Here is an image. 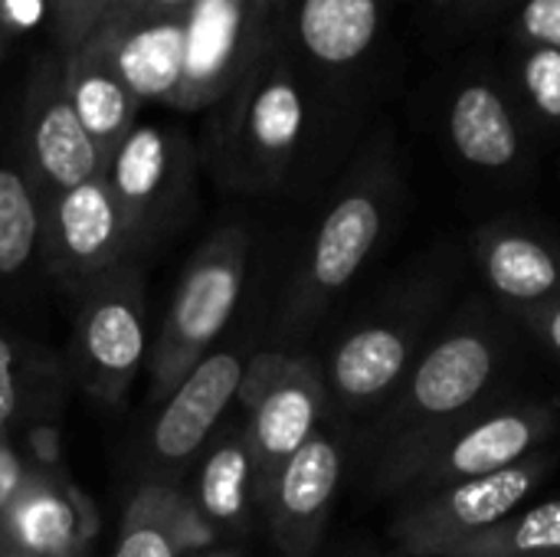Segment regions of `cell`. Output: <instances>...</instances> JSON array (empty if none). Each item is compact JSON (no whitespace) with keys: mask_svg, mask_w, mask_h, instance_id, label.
<instances>
[{"mask_svg":"<svg viewBox=\"0 0 560 557\" xmlns=\"http://www.w3.org/2000/svg\"><path fill=\"white\" fill-rule=\"evenodd\" d=\"M400 197L404 177L394 138L390 131H377L338 184L279 299L269 332L272 351H302V345L318 332L331 305L384 246L397 220Z\"/></svg>","mask_w":560,"mask_h":557,"instance_id":"obj_1","label":"cell"},{"mask_svg":"<svg viewBox=\"0 0 560 557\" xmlns=\"http://www.w3.org/2000/svg\"><path fill=\"white\" fill-rule=\"evenodd\" d=\"M325 105H335V98L289 49L279 23L233 92L213 105L210 154L217 177L243 194L285 187L308 128Z\"/></svg>","mask_w":560,"mask_h":557,"instance_id":"obj_2","label":"cell"},{"mask_svg":"<svg viewBox=\"0 0 560 557\" xmlns=\"http://www.w3.org/2000/svg\"><path fill=\"white\" fill-rule=\"evenodd\" d=\"M509 358L505 328L469 302L436 338L427 341L397 394L371 427V460H384L433 430L495 401V384Z\"/></svg>","mask_w":560,"mask_h":557,"instance_id":"obj_3","label":"cell"},{"mask_svg":"<svg viewBox=\"0 0 560 557\" xmlns=\"http://www.w3.org/2000/svg\"><path fill=\"white\" fill-rule=\"evenodd\" d=\"M558 430L555 401L499 404L489 401L430 437L387 453L371 469L377 496L420 499L446 486L502 473L545 446Z\"/></svg>","mask_w":560,"mask_h":557,"instance_id":"obj_4","label":"cell"},{"mask_svg":"<svg viewBox=\"0 0 560 557\" xmlns=\"http://www.w3.org/2000/svg\"><path fill=\"white\" fill-rule=\"evenodd\" d=\"M249 250V230L243 223H226L213 230L180 269L148 358V397L154 407L220 345L246 292Z\"/></svg>","mask_w":560,"mask_h":557,"instance_id":"obj_5","label":"cell"},{"mask_svg":"<svg viewBox=\"0 0 560 557\" xmlns=\"http://www.w3.org/2000/svg\"><path fill=\"white\" fill-rule=\"evenodd\" d=\"M440 299V282H420L407 295L390 299L381 312L351 325L335 341L328 361L322 364L331 414L358 417L381 410L397 394L427 348Z\"/></svg>","mask_w":560,"mask_h":557,"instance_id":"obj_6","label":"cell"},{"mask_svg":"<svg viewBox=\"0 0 560 557\" xmlns=\"http://www.w3.org/2000/svg\"><path fill=\"white\" fill-rule=\"evenodd\" d=\"M135 259L177 233L197 207V151L174 125H135L105 161Z\"/></svg>","mask_w":560,"mask_h":557,"instance_id":"obj_7","label":"cell"},{"mask_svg":"<svg viewBox=\"0 0 560 557\" xmlns=\"http://www.w3.org/2000/svg\"><path fill=\"white\" fill-rule=\"evenodd\" d=\"M151 358L144 276L121 266L92 286L75 309L69 332V378L105 407L125 404Z\"/></svg>","mask_w":560,"mask_h":557,"instance_id":"obj_8","label":"cell"},{"mask_svg":"<svg viewBox=\"0 0 560 557\" xmlns=\"http://www.w3.org/2000/svg\"><path fill=\"white\" fill-rule=\"evenodd\" d=\"M236 404L246 410L243 433L262 489L285 460H292L318 430H325V420L331 417L322 364L305 351H256L249 358Z\"/></svg>","mask_w":560,"mask_h":557,"instance_id":"obj_9","label":"cell"},{"mask_svg":"<svg viewBox=\"0 0 560 557\" xmlns=\"http://www.w3.org/2000/svg\"><path fill=\"white\" fill-rule=\"evenodd\" d=\"M253 355L256 351H249L246 341L217 345L158 404V414L144 433V479L180 483V473L194 466L203 446L223 430L230 407L240 401Z\"/></svg>","mask_w":560,"mask_h":557,"instance_id":"obj_10","label":"cell"},{"mask_svg":"<svg viewBox=\"0 0 560 557\" xmlns=\"http://www.w3.org/2000/svg\"><path fill=\"white\" fill-rule=\"evenodd\" d=\"M551 469L555 456L538 450L502 473L466 479L420 499H404L390 535L400 555L433 557L440 548L472 538L515 515Z\"/></svg>","mask_w":560,"mask_h":557,"instance_id":"obj_11","label":"cell"},{"mask_svg":"<svg viewBox=\"0 0 560 557\" xmlns=\"http://www.w3.org/2000/svg\"><path fill=\"white\" fill-rule=\"evenodd\" d=\"M390 0H282V33L308 76L338 102L390 43Z\"/></svg>","mask_w":560,"mask_h":557,"instance_id":"obj_12","label":"cell"},{"mask_svg":"<svg viewBox=\"0 0 560 557\" xmlns=\"http://www.w3.org/2000/svg\"><path fill=\"white\" fill-rule=\"evenodd\" d=\"M43 266L75 299L121 266L135 250L105 174L43 200Z\"/></svg>","mask_w":560,"mask_h":557,"instance_id":"obj_13","label":"cell"},{"mask_svg":"<svg viewBox=\"0 0 560 557\" xmlns=\"http://www.w3.org/2000/svg\"><path fill=\"white\" fill-rule=\"evenodd\" d=\"M282 23V0H197L187 10V66L177 112L220 105Z\"/></svg>","mask_w":560,"mask_h":557,"instance_id":"obj_14","label":"cell"},{"mask_svg":"<svg viewBox=\"0 0 560 557\" xmlns=\"http://www.w3.org/2000/svg\"><path fill=\"white\" fill-rule=\"evenodd\" d=\"M443 135L450 151L479 174L518 177L532 164V121L489 66L463 69L443 98Z\"/></svg>","mask_w":560,"mask_h":557,"instance_id":"obj_15","label":"cell"},{"mask_svg":"<svg viewBox=\"0 0 560 557\" xmlns=\"http://www.w3.org/2000/svg\"><path fill=\"white\" fill-rule=\"evenodd\" d=\"M23 171L30 174L39 200L79 187L105 171V158L82 128L66 85L62 56L39 59L23 102Z\"/></svg>","mask_w":560,"mask_h":557,"instance_id":"obj_16","label":"cell"},{"mask_svg":"<svg viewBox=\"0 0 560 557\" xmlns=\"http://www.w3.org/2000/svg\"><path fill=\"white\" fill-rule=\"evenodd\" d=\"M345 473V446L318 430L262 489V522L282 557H315L335 512Z\"/></svg>","mask_w":560,"mask_h":557,"instance_id":"obj_17","label":"cell"},{"mask_svg":"<svg viewBox=\"0 0 560 557\" xmlns=\"http://www.w3.org/2000/svg\"><path fill=\"white\" fill-rule=\"evenodd\" d=\"M85 39L105 49L141 105L161 102L177 108L187 66V13L112 3Z\"/></svg>","mask_w":560,"mask_h":557,"instance_id":"obj_18","label":"cell"},{"mask_svg":"<svg viewBox=\"0 0 560 557\" xmlns=\"http://www.w3.org/2000/svg\"><path fill=\"white\" fill-rule=\"evenodd\" d=\"M472 259L489 295L515 318L560 299V240L522 223L495 220L472 233Z\"/></svg>","mask_w":560,"mask_h":557,"instance_id":"obj_19","label":"cell"},{"mask_svg":"<svg viewBox=\"0 0 560 557\" xmlns=\"http://www.w3.org/2000/svg\"><path fill=\"white\" fill-rule=\"evenodd\" d=\"M184 492L210 538H243L262 522V483L243 423L223 427L203 446Z\"/></svg>","mask_w":560,"mask_h":557,"instance_id":"obj_20","label":"cell"},{"mask_svg":"<svg viewBox=\"0 0 560 557\" xmlns=\"http://www.w3.org/2000/svg\"><path fill=\"white\" fill-rule=\"evenodd\" d=\"M98 512L69 476L36 473L13 506L0 545L20 557H95Z\"/></svg>","mask_w":560,"mask_h":557,"instance_id":"obj_21","label":"cell"},{"mask_svg":"<svg viewBox=\"0 0 560 557\" xmlns=\"http://www.w3.org/2000/svg\"><path fill=\"white\" fill-rule=\"evenodd\" d=\"M210 542L190 509L184 483L144 479L121 512L112 557H190L210 548Z\"/></svg>","mask_w":560,"mask_h":557,"instance_id":"obj_22","label":"cell"},{"mask_svg":"<svg viewBox=\"0 0 560 557\" xmlns=\"http://www.w3.org/2000/svg\"><path fill=\"white\" fill-rule=\"evenodd\" d=\"M62 85L82 128L95 141L98 154L108 161L112 151L138 125L141 98L125 85L95 39H85L79 49L62 56Z\"/></svg>","mask_w":560,"mask_h":557,"instance_id":"obj_23","label":"cell"},{"mask_svg":"<svg viewBox=\"0 0 560 557\" xmlns=\"http://www.w3.org/2000/svg\"><path fill=\"white\" fill-rule=\"evenodd\" d=\"M43 259V200L23 164L0 161V279H16Z\"/></svg>","mask_w":560,"mask_h":557,"instance_id":"obj_24","label":"cell"},{"mask_svg":"<svg viewBox=\"0 0 560 557\" xmlns=\"http://www.w3.org/2000/svg\"><path fill=\"white\" fill-rule=\"evenodd\" d=\"M560 555V499L515 512L505 522L453 542L433 557H558Z\"/></svg>","mask_w":560,"mask_h":557,"instance_id":"obj_25","label":"cell"},{"mask_svg":"<svg viewBox=\"0 0 560 557\" xmlns=\"http://www.w3.org/2000/svg\"><path fill=\"white\" fill-rule=\"evenodd\" d=\"M502 79L532 128L560 131V46H509Z\"/></svg>","mask_w":560,"mask_h":557,"instance_id":"obj_26","label":"cell"},{"mask_svg":"<svg viewBox=\"0 0 560 557\" xmlns=\"http://www.w3.org/2000/svg\"><path fill=\"white\" fill-rule=\"evenodd\" d=\"M112 3L115 0H46L52 53L69 56L72 49H79Z\"/></svg>","mask_w":560,"mask_h":557,"instance_id":"obj_27","label":"cell"},{"mask_svg":"<svg viewBox=\"0 0 560 557\" xmlns=\"http://www.w3.org/2000/svg\"><path fill=\"white\" fill-rule=\"evenodd\" d=\"M33 391V371L26 351L0 332V437H10V427L16 423L23 404Z\"/></svg>","mask_w":560,"mask_h":557,"instance_id":"obj_28","label":"cell"},{"mask_svg":"<svg viewBox=\"0 0 560 557\" xmlns=\"http://www.w3.org/2000/svg\"><path fill=\"white\" fill-rule=\"evenodd\" d=\"M509 46H560V0H522L505 20Z\"/></svg>","mask_w":560,"mask_h":557,"instance_id":"obj_29","label":"cell"},{"mask_svg":"<svg viewBox=\"0 0 560 557\" xmlns=\"http://www.w3.org/2000/svg\"><path fill=\"white\" fill-rule=\"evenodd\" d=\"M33 476H36L33 463L10 443V437H0V532L7 525L13 506L33 483Z\"/></svg>","mask_w":560,"mask_h":557,"instance_id":"obj_30","label":"cell"},{"mask_svg":"<svg viewBox=\"0 0 560 557\" xmlns=\"http://www.w3.org/2000/svg\"><path fill=\"white\" fill-rule=\"evenodd\" d=\"M522 0H456L446 13L453 33H479L495 26L499 20H509V13Z\"/></svg>","mask_w":560,"mask_h":557,"instance_id":"obj_31","label":"cell"},{"mask_svg":"<svg viewBox=\"0 0 560 557\" xmlns=\"http://www.w3.org/2000/svg\"><path fill=\"white\" fill-rule=\"evenodd\" d=\"M518 322L535 335V341L541 348H548L555 358H560V299L551 302V305H545V309H538V312H528Z\"/></svg>","mask_w":560,"mask_h":557,"instance_id":"obj_32","label":"cell"},{"mask_svg":"<svg viewBox=\"0 0 560 557\" xmlns=\"http://www.w3.org/2000/svg\"><path fill=\"white\" fill-rule=\"evenodd\" d=\"M115 3H135V7L167 10V13H187L197 0H115Z\"/></svg>","mask_w":560,"mask_h":557,"instance_id":"obj_33","label":"cell"},{"mask_svg":"<svg viewBox=\"0 0 560 557\" xmlns=\"http://www.w3.org/2000/svg\"><path fill=\"white\" fill-rule=\"evenodd\" d=\"M190 557H243V552H236V548H230V545H210V548L194 552Z\"/></svg>","mask_w":560,"mask_h":557,"instance_id":"obj_34","label":"cell"},{"mask_svg":"<svg viewBox=\"0 0 560 557\" xmlns=\"http://www.w3.org/2000/svg\"><path fill=\"white\" fill-rule=\"evenodd\" d=\"M16 3H23V0H3V7H7V30L16 26Z\"/></svg>","mask_w":560,"mask_h":557,"instance_id":"obj_35","label":"cell"},{"mask_svg":"<svg viewBox=\"0 0 560 557\" xmlns=\"http://www.w3.org/2000/svg\"><path fill=\"white\" fill-rule=\"evenodd\" d=\"M456 0H430V7H436L440 13H450V7H453Z\"/></svg>","mask_w":560,"mask_h":557,"instance_id":"obj_36","label":"cell"},{"mask_svg":"<svg viewBox=\"0 0 560 557\" xmlns=\"http://www.w3.org/2000/svg\"><path fill=\"white\" fill-rule=\"evenodd\" d=\"M7 36H10V30H7V26L0 23V53H3V46H7Z\"/></svg>","mask_w":560,"mask_h":557,"instance_id":"obj_37","label":"cell"},{"mask_svg":"<svg viewBox=\"0 0 560 557\" xmlns=\"http://www.w3.org/2000/svg\"><path fill=\"white\" fill-rule=\"evenodd\" d=\"M0 557H20V555H16V552H10L7 545H0Z\"/></svg>","mask_w":560,"mask_h":557,"instance_id":"obj_38","label":"cell"},{"mask_svg":"<svg viewBox=\"0 0 560 557\" xmlns=\"http://www.w3.org/2000/svg\"><path fill=\"white\" fill-rule=\"evenodd\" d=\"M0 23L7 26V7H3V0H0Z\"/></svg>","mask_w":560,"mask_h":557,"instance_id":"obj_39","label":"cell"},{"mask_svg":"<svg viewBox=\"0 0 560 557\" xmlns=\"http://www.w3.org/2000/svg\"><path fill=\"white\" fill-rule=\"evenodd\" d=\"M558 557H560V555H558Z\"/></svg>","mask_w":560,"mask_h":557,"instance_id":"obj_40","label":"cell"}]
</instances>
